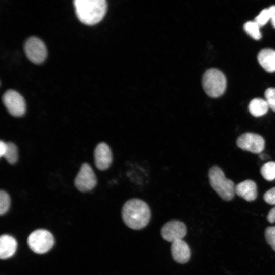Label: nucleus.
I'll return each mask as SVG.
<instances>
[{
    "label": "nucleus",
    "instance_id": "11",
    "mask_svg": "<svg viewBox=\"0 0 275 275\" xmlns=\"http://www.w3.org/2000/svg\"><path fill=\"white\" fill-rule=\"evenodd\" d=\"M95 163L100 170H105L109 168L112 162L113 157L111 150L108 145L101 142L97 145L94 151Z\"/></svg>",
    "mask_w": 275,
    "mask_h": 275
},
{
    "label": "nucleus",
    "instance_id": "9",
    "mask_svg": "<svg viewBox=\"0 0 275 275\" xmlns=\"http://www.w3.org/2000/svg\"><path fill=\"white\" fill-rule=\"evenodd\" d=\"M187 229L182 222L172 220L166 223L161 229L162 237L167 241L173 242L182 240L186 235Z\"/></svg>",
    "mask_w": 275,
    "mask_h": 275
},
{
    "label": "nucleus",
    "instance_id": "27",
    "mask_svg": "<svg viewBox=\"0 0 275 275\" xmlns=\"http://www.w3.org/2000/svg\"><path fill=\"white\" fill-rule=\"evenodd\" d=\"M270 20L272 26L275 28V13L272 16Z\"/></svg>",
    "mask_w": 275,
    "mask_h": 275
},
{
    "label": "nucleus",
    "instance_id": "8",
    "mask_svg": "<svg viewBox=\"0 0 275 275\" xmlns=\"http://www.w3.org/2000/svg\"><path fill=\"white\" fill-rule=\"evenodd\" d=\"M236 144L242 150L254 153H261L265 147V141L260 135L254 133H245L238 138Z\"/></svg>",
    "mask_w": 275,
    "mask_h": 275
},
{
    "label": "nucleus",
    "instance_id": "19",
    "mask_svg": "<svg viewBox=\"0 0 275 275\" xmlns=\"http://www.w3.org/2000/svg\"><path fill=\"white\" fill-rule=\"evenodd\" d=\"M260 26L255 21H250L244 24V30L246 33L255 40H259L261 38Z\"/></svg>",
    "mask_w": 275,
    "mask_h": 275
},
{
    "label": "nucleus",
    "instance_id": "1",
    "mask_svg": "<svg viewBox=\"0 0 275 275\" xmlns=\"http://www.w3.org/2000/svg\"><path fill=\"white\" fill-rule=\"evenodd\" d=\"M122 217L130 228L140 230L145 227L151 217L149 207L144 201L139 199H131L124 204Z\"/></svg>",
    "mask_w": 275,
    "mask_h": 275
},
{
    "label": "nucleus",
    "instance_id": "24",
    "mask_svg": "<svg viewBox=\"0 0 275 275\" xmlns=\"http://www.w3.org/2000/svg\"><path fill=\"white\" fill-rule=\"evenodd\" d=\"M265 201L270 205H275V187L267 190L264 195Z\"/></svg>",
    "mask_w": 275,
    "mask_h": 275
},
{
    "label": "nucleus",
    "instance_id": "10",
    "mask_svg": "<svg viewBox=\"0 0 275 275\" xmlns=\"http://www.w3.org/2000/svg\"><path fill=\"white\" fill-rule=\"evenodd\" d=\"M96 183V177L91 166L83 164L75 179L76 187L80 191L86 192L92 189Z\"/></svg>",
    "mask_w": 275,
    "mask_h": 275
},
{
    "label": "nucleus",
    "instance_id": "2",
    "mask_svg": "<svg viewBox=\"0 0 275 275\" xmlns=\"http://www.w3.org/2000/svg\"><path fill=\"white\" fill-rule=\"evenodd\" d=\"M73 3L77 18L88 25L99 22L104 17L107 7L105 0H75Z\"/></svg>",
    "mask_w": 275,
    "mask_h": 275
},
{
    "label": "nucleus",
    "instance_id": "12",
    "mask_svg": "<svg viewBox=\"0 0 275 275\" xmlns=\"http://www.w3.org/2000/svg\"><path fill=\"white\" fill-rule=\"evenodd\" d=\"M171 251L174 260L179 263H185L190 258V249L188 244L182 239L172 242Z\"/></svg>",
    "mask_w": 275,
    "mask_h": 275
},
{
    "label": "nucleus",
    "instance_id": "23",
    "mask_svg": "<svg viewBox=\"0 0 275 275\" xmlns=\"http://www.w3.org/2000/svg\"><path fill=\"white\" fill-rule=\"evenodd\" d=\"M265 236L267 243L275 251V226L267 227L265 230Z\"/></svg>",
    "mask_w": 275,
    "mask_h": 275
},
{
    "label": "nucleus",
    "instance_id": "25",
    "mask_svg": "<svg viewBox=\"0 0 275 275\" xmlns=\"http://www.w3.org/2000/svg\"><path fill=\"white\" fill-rule=\"evenodd\" d=\"M267 219L270 223L275 222V207L269 211Z\"/></svg>",
    "mask_w": 275,
    "mask_h": 275
},
{
    "label": "nucleus",
    "instance_id": "18",
    "mask_svg": "<svg viewBox=\"0 0 275 275\" xmlns=\"http://www.w3.org/2000/svg\"><path fill=\"white\" fill-rule=\"evenodd\" d=\"M4 157L10 164H13L16 162L18 159V150L13 143H7V149Z\"/></svg>",
    "mask_w": 275,
    "mask_h": 275
},
{
    "label": "nucleus",
    "instance_id": "13",
    "mask_svg": "<svg viewBox=\"0 0 275 275\" xmlns=\"http://www.w3.org/2000/svg\"><path fill=\"white\" fill-rule=\"evenodd\" d=\"M235 193L247 201H254L257 197V188L255 182L246 180L238 183L235 187Z\"/></svg>",
    "mask_w": 275,
    "mask_h": 275
},
{
    "label": "nucleus",
    "instance_id": "17",
    "mask_svg": "<svg viewBox=\"0 0 275 275\" xmlns=\"http://www.w3.org/2000/svg\"><path fill=\"white\" fill-rule=\"evenodd\" d=\"M275 13V5L269 8L262 10L259 14L255 18V21L260 26L265 25L269 20L271 19L272 16Z\"/></svg>",
    "mask_w": 275,
    "mask_h": 275
},
{
    "label": "nucleus",
    "instance_id": "15",
    "mask_svg": "<svg viewBox=\"0 0 275 275\" xmlns=\"http://www.w3.org/2000/svg\"><path fill=\"white\" fill-rule=\"evenodd\" d=\"M257 58L260 65L267 72H275V50L263 49L259 52Z\"/></svg>",
    "mask_w": 275,
    "mask_h": 275
},
{
    "label": "nucleus",
    "instance_id": "20",
    "mask_svg": "<svg viewBox=\"0 0 275 275\" xmlns=\"http://www.w3.org/2000/svg\"><path fill=\"white\" fill-rule=\"evenodd\" d=\"M263 178L268 181L275 179V162L270 161L263 164L260 169Z\"/></svg>",
    "mask_w": 275,
    "mask_h": 275
},
{
    "label": "nucleus",
    "instance_id": "6",
    "mask_svg": "<svg viewBox=\"0 0 275 275\" xmlns=\"http://www.w3.org/2000/svg\"><path fill=\"white\" fill-rule=\"evenodd\" d=\"M24 51L27 58L34 64L42 63L47 54L46 47L44 42L38 37H29L24 45Z\"/></svg>",
    "mask_w": 275,
    "mask_h": 275
},
{
    "label": "nucleus",
    "instance_id": "21",
    "mask_svg": "<svg viewBox=\"0 0 275 275\" xmlns=\"http://www.w3.org/2000/svg\"><path fill=\"white\" fill-rule=\"evenodd\" d=\"M10 205V198L5 191L0 192V214H4L9 210Z\"/></svg>",
    "mask_w": 275,
    "mask_h": 275
},
{
    "label": "nucleus",
    "instance_id": "7",
    "mask_svg": "<svg viewBox=\"0 0 275 275\" xmlns=\"http://www.w3.org/2000/svg\"><path fill=\"white\" fill-rule=\"evenodd\" d=\"M2 100L8 112L15 117L23 115L26 104L23 97L14 90H8L3 95Z\"/></svg>",
    "mask_w": 275,
    "mask_h": 275
},
{
    "label": "nucleus",
    "instance_id": "4",
    "mask_svg": "<svg viewBox=\"0 0 275 275\" xmlns=\"http://www.w3.org/2000/svg\"><path fill=\"white\" fill-rule=\"evenodd\" d=\"M202 86L205 93L210 97L222 95L226 88V79L220 70L215 68L207 70L202 77Z\"/></svg>",
    "mask_w": 275,
    "mask_h": 275
},
{
    "label": "nucleus",
    "instance_id": "14",
    "mask_svg": "<svg viewBox=\"0 0 275 275\" xmlns=\"http://www.w3.org/2000/svg\"><path fill=\"white\" fill-rule=\"evenodd\" d=\"M15 238L9 235H2L0 238V257L6 259L12 256L17 249Z\"/></svg>",
    "mask_w": 275,
    "mask_h": 275
},
{
    "label": "nucleus",
    "instance_id": "5",
    "mask_svg": "<svg viewBox=\"0 0 275 275\" xmlns=\"http://www.w3.org/2000/svg\"><path fill=\"white\" fill-rule=\"evenodd\" d=\"M54 239L53 235L47 230H36L28 237V244L30 248L37 254L48 252L53 245Z\"/></svg>",
    "mask_w": 275,
    "mask_h": 275
},
{
    "label": "nucleus",
    "instance_id": "3",
    "mask_svg": "<svg viewBox=\"0 0 275 275\" xmlns=\"http://www.w3.org/2000/svg\"><path fill=\"white\" fill-rule=\"evenodd\" d=\"M208 177L211 186L223 200L230 201L234 198L235 193L234 184L225 177L220 167L214 166L210 168Z\"/></svg>",
    "mask_w": 275,
    "mask_h": 275
},
{
    "label": "nucleus",
    "instance_id": "26",
    "mask_svg": "<svg viewBox=\"0 0 275 275\" xmlns=\"http://www.w3.org/2000/svg\"><path fill=\"white\" fill-rule=\"evenodd\" d=\"M7 149V143L1 141L0 142V156H4Z\"/></svg>",
    "mask_w": 275,
    "mask_h": 275
},
{
    "label": "nucleus",
    "instance_id": "16",
    "mask_svg": "<svg viewBox=\"0 0 275 275\" xmlns=\"http://www.w3.org/2000/svg\"><path fill=\"white\" fill-rule=\"evenodd\" d=\"M269 107L267 101L259 98L252 100L248 106L250 113L257 117L265 115L268 112Z\"/></svg>",
    "mask_w": 275,
    "mask_h": 275
},
{
    "label": "nucleus",
    "instance_id": "22",
    "mask_svg": "<svg viewBox=\"0 0 275 275\" xmlns=\"http://www.w3.org/2000/svg\"><path fill=\"white\" fill-rule=\"evenodd\" d=\"M264 95L269 107L275 112V88L267 89Z\"/></svg>",
    "mask_w": 275,
    "mask_h": 275
}]
</instances>
